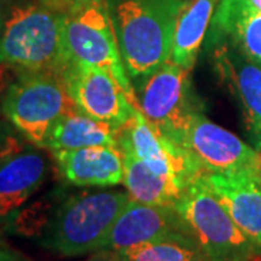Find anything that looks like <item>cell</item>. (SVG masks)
I'll return each mask as SVG.
<instances>
[{"mask_svg":"<svg viewBox=\"0 0 261 261\" xmlns=\"http://www.w3.org/2000/svg\"><path fill=\"white\" fill-rule=\"evenodd\" d=\"M186 0H105L125 68L132 80L170 61Z\"/></svg>","mask_w":261,"mask_h":261,"instance_id":"1","label":"cell"},{"mask_svg":"<svg viewBox=\"0 0 261 261\" xmlns=\"http://www.w3.org/2000/svg\"><path fill=\"white\" fill-rule=\"evenodd\" d=\"M129 200V193L119 190H87L71 195L48 216L38 243L63 257L100 251Z\"/></svg>","mask_w":261,"mask_h":261,"instance_id":"2","label":"cell"},{"mask_svg":"<svg viewBox=\"0 0 261 261\" xmlns=\"http://www.w3.org/2000/svg\"><path fill=\"white\" fill-rule=\"evenodd\" d=\"M64 22V12L41 2L13 6L0 27V64L60 74L67 64Z\"/></svg>","mask_w":261,"mask_h":261,"instance_id":"3","label":"cell"},{"mask_svg":"<svg viewBox=\"0 0 261 261\" xmlns=\"http://www.w3.org/2000/svg\"><path fill=\"white\" fill-rule=\"evenodd\" d=\"M2 109L25 140L45 148L53 125L75 105L58 73L23 71L6 90Z\"/></svg>","mask_w":261,"mask_h":261,"instance_id":"4","label":"cell"},{"mask_svg":"<svg viewBox=\"0 0 261 261\" xmlns=\"http://www.w3.org/2000/svg\"><path fill=\"white\" fill-rule=\"evenodd\" d=\"M174 207L209 261H250L258 254L199 176Z\"/></svg>","mask_w":261,"mask_h":261,"instance_id":"5","label":"cell"},{"mask_svg":"<svg viewBox=\"0 0 261 261\" xmlns=\"http://www.w3.org/2000/svg\"><path fill=\"white\" fill-rule=\"evenodd\" d=\"M64 47L67 63L109 71L138 109L135 89L122 61L105 0L65 13Z\"/></svg>","mask_w":261,"mask_h":261,"instance_id":"6","label":"cell"},{"mask_svg":"<svg viewBox=\"0 0 261 261\" xmlns=\"http://www.w3.org/2000/svg\"><path fill=\"white\" fill-rule=\"evenodd\" d=\"M189 73L167 61L134 86L140 112L167 138L181 145L199 109L192 102Z\"/></svg>","mask_w":261,"mask_h":261,"instance_id":"7","label":"cell"},{"mask_svg":"<svg viewBox=\"0 0 261 261\" xmlns=\"http://www.w3.org/2000/svg\"><path fill=\"white\" fill-rule=\"evenodd\" d=\"M67 92L80 112L121 129L137 111L109 71L67 63L60 71Z\"/></svg>","mask_w":261,"mask_h":261,"instance_id":"8","label":"cell"},{"mask_svg":"<svg viewBox=\"0 0 261 261\" xmlns=\"http://www.w3.org/2000/svg\"><path fill=\"white\" fill-rule=\"evenodd\" d=\"M181 147L202 173H233L261 170V152L247 145L232 132L196 112Z\"/></svg>","mask_w":261,"mask_h":261,"instance_id":"9","label":"cell"},{"mask_svg":"<svg viewBox=\"0 0 261 261\" xmlns=\"http://www.w3.org/2000/svg\"><path fill=\"white\" fill-rule=\"evenodd\" d=\"M118 145L132 151L134 155L160 176L190 185L200 174L186 148L155 129L140 109L119 129Z\"/></svg>","mask_w":261,"mask_h":261,"instance_id":"10","label":"cell"},{"mask_svg":"<svg viewBox=\"0 0 261 261\" xmlns=\"http://www.w3.org/2000/svg\"><path fill=\"white\" fill-rule=\"evenodd\" d=\"M199 177L261 254V170L202 173Z\"/></svg>","mask_w":261,"mask_h":261,"instance_id":"11","label":"cell"},{"mask_svg":"<svg viewBox=\"0 0 261 261\" xmlns=\"http://www.w3.org/2000/svg\"><path fill=\"white\" fill-rule=\"evenodd\" d=\"M212 49L215 70L238 100L245 128L255 147L261 144V68L226 42L206 44Z\"/></svg>","mask_w":261,"mask_h":261,"instance_id":"12","label":"cell"},{"mask_svg":"<svg viewBox=\"0 0 261 261\" xmlns=\"http://www.w3.org/2000/svg\"><path fill=\"white\" fill-rule=\"evenodd\" d=\"M174 232L189 233L174 206L147 205L130 199L115 221L102 250L122 251Z\"/></svg>","mask_w":261,"mask_h":261,"instance_id":"13","label":"cell"},{"mask_svg":"<svg viewBox=\"0 0 261 261\" xmlns=\"http://www.w3.org/2000/svg\"><path fill=\"white\" fill-rule=\"evenodd\" d=\"M65 181L79 187H112L123 183V155L119 147L96 145L53 151Z\"/></svg>","mask_w":261,"mask_h":261,"instance_id":"14","label":"cell"},{"mask_svg":"<svg viewBox=\"0 0 261 261\" xmlns=\"http://www.w3.org/2000/svg\"><path fill=\"white\" fill-rule=\"evenodd\" d=\"M226 42L261 68V12L250 0H219L206 44Z\"/></svg>","mask_w":261,"mask_h":261,"instance_id":"15","label":"cell"},{"mask_svg":"<svg viewBox=\"0 0 261 261\" xmlns=\"http://www.w3.org/2000/svg\"><path fill=\"white\" fill-rule=\"evenodd\" d=\"M49 171L48 157L25 147L0 163V224L12 218L37 192Z\"/></svg>","mask_w":261,"mask_h":261,"instance_id":"16","label":"cell"},{"mask_svg":"<svg viewBox=\"0 0 261 261\" xmlns=\"http://www.w3.org/2000/svg\"><path fill=\"white\" fill-rule=\"evenodd\" d=\"M123 155V185L130 199L147 205L174 206L189 185L154 173L128 148L119 147Z\"/></svg>","mask_w":261,"mask_h":261,"instance_id":"17","label":"cell"},{"mask_svg":"<svg viewBox=\"0 0 261 261\" xmlns=\"http://www.w3.org/2000/svg\"><path fill=\"white\" fill-rule=\"evenodd\" d=\"M118 132L112 125L97 121L92 116L80 112L77 108L64 113L53 125L48 134L45 148L77 149L96 145H118Z\"/></svg>","mask_w":261,"mask_h":261,"instance_id":"18","label":"cell"},{"mask_svg":"<svg viewBox=\"0 0 261 261\" xmlns=\"http://www.w3.org/2000/svg\"><path fill=\"white\" fill-rule=\"evenodd\" d=\"M219 0H190L178 16L170 61L190 71Z\"/></svg>","mask_w":261,"mask_h":261,"instance_id":"19","label":"cell"},{"mask_svg":"<svg viewBox=\"0 0 261 261\" xmlns=\"http://www.w3.org/2000/svg\"><path fill=\"white\" fill-rule=\"evenodd\" d=\"M119 261H209L186 232H174L122 251H113Z\"/></svg>","mask_w":261,"mask_h":261,"instance_id":"20","label":"cell"},{"mask_svg":"<svg viewBox=\"0 0 261 261\" xmlns=\"http://www.w3.org/2000/svg\"><path fill=\"white\" fill-rule=\"evenodd\" d=\"M25 147V142L13 130V128L5 122H0V161Z\"/></svg>","mask_w":261,"mask_h":261,"instance_id":"21","label":"cell"},{"mask_svg":"<svg viewBox=\"0 0 261 261\" xmlns=\"http://www.w3.org/2000/svg\"><path fill=\"white\" fill-rule=\"evenodd\" d=\"M94 2H103V0H51L49 6L57 10H61L64 13H68L71 10L83 8L86 5H90Z\"/></svg>","mask_w":261,"mask_h":261,"instance_id":"22","label":"cell"},{"mask_svg":"<svg viewBox=\"0 0 261 261\" xmlns=\"http://www.w3.org/2000/svg\"><path fill=\"white\" fill-rule=\"evenodd\" d=\"M87 261H119L116 254L113 251H106V250H100V251L94 252Z\"/></svg>","mask_w":261,"mask_h":261,"instance_id":"23","label":"cell"},{"mask_svg":"<svg viewBox=\"0 0 261 261\" xmlns=\"http://www.w3.org/2000/svg\"><path fill=\"white\" fill-rule=\"evenodd\" d=\"M0 261H28L23 258L22 255H19L18 252L8 250L5 247H0Z\"/></svg>","mask_w":261,"mask_h":261,"instance_id":"24","label":"cell"},{"mask_svg":"<svg viewBox=\"0 0 261 261\" xmlns=\"http://www.w3.org/2000/svg\"><path fill=\"white\" fill-rule=\"evenodd\" d=\"M250 3H251L255 9H258L261 12V0H250Z\"/></svg>","mask_w":261,"mask_h":261,"instance_id":"25","label":"cell"},{"mask_svg":"<svg viewBox=\"0 0 261 261\" xmlns=\"http://www.w3.org/2000/svg\"><path fill=\"white\" fill-rule=\"evenodd\" d=\"M41 3H45V5H48L49 6V3H51V0H39Z\"/></svg>","mask_w":261,"mask_h":261,"instance_id":"26","label":"cell"},{"mask_svg":"<svg viewBox=\"0 0 261 261\" xmlns=\"http://www.w3.org/2000/svg\"><path fill=\"white\" fill-rule=\"evenodd\" d=\"M2 20H3V18H2V16H0V27H2Z\"/></svg>","mask_w":261,"mask_h":261,"instance_id":"27","label":"cell"},{"mask_svg":"<svg viewBox=\"0 0 261 261\" xmlns=\"http://www.w3.org/2000/svg\"><path fill=\"white\" fill-rule=\"evenodd\" d=\"M0 2H12V0H0Z\"/></svg>","mask_w":261,"mask_h":261,"instance_id":"28","label":"cell"},{"mask_svg":"<svg viewBox=\"0 0 261 261\" xmlns=\"http://www.w3.org/2000/svg\"><path fill=\"white\" fill-rule=\"evenodd\" d=\"M257 149H258V151H260V152H261V144H260V147H258V148H257Z\"/></svg>","mask_w":261,"mask_h":261,"instance_id":"29","label":"cell"},{"mask_svg":"<svg viewBox=\"0 0 261 261\" xmlns=\"http://www.w3.org/2000/svg\"><path fill=\"white\" fill-rule=\"evenodd\" d=\"M0 237H2V232H0Z\"/></svg>","mask_w":261,"mask_h":261,"instance_id":"30","label":"cell"},{"mask_svg":"<svg viewBox=\"0 0 261 261\" xmlns=\"http://www.w3.org/2000/svg\"><path fill=\"white\" fill-rule=\"evenodd\" d=\"M0 163H2V161H0Z\"/></svg>","mask_w":261,"mask_h":261,"instance_id":"31","label":"cell"}]
</instances>
